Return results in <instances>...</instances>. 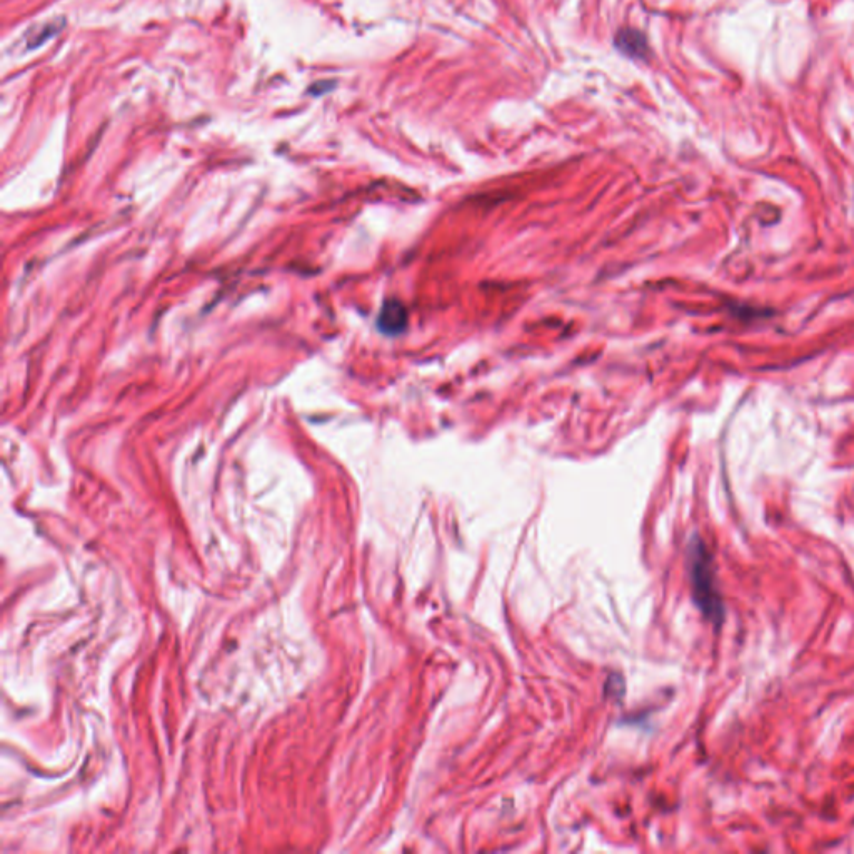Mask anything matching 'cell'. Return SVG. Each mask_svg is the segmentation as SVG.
<instances>
[{
  "instance_id": "cell-1",
  "label": "cell",
  "mask_w": 854,
  "mask_h": 854,
  "mask_svg": "<svg viewBox=\"0 0 854 854\" xmlns=\"http://www.w3.org/2000/svg\"><path fill=\"white\" fill-rule=\"evenodd\" d=\"M688 568L693 599L709 623L719 628L724 623V604L714 574L713 556L703 539L694 536L688 546Z\"/></svg>"
},
{
  "instance_id": "cell-2",
  "label": "cell",
  "mask_w": 854,
  "mask_h": 854,
  "mask_svg": "<svg viewBox=\"0 0 854 854\" xmlns=\"http://www.w3.org/2000/svg\"><path fill=\"white\" fill-rule=\"evenodd\" d=\"M614 44H616V49L618 51L623 52L624 56L631 57V59H646L648 56V42H646V37L643 36V32L636 31V29H621L618 32V36L614 39Z\"/></svg>"
},
{
  "instance_id": "cell-5",
  "label": "cell",
  "mask_w": 854,
  "mask_h": 854,
  "mask_svg": "<svg viewBox=\"0 0 854 854\" xmlns=\"http://www.w3.org/2000/svg\"><path fill=\"white\" fill-rule=\"evenodd\" d=\"M332 87H334L332 82H319V84H314V86L311 87V94L312 96H321L324 92L331 91Z\"/></svg>"
},
{
  "instance_id": "cell-4",
  "label": "cell",
  "mask_w": 854,
  "mask_h": 854,
  "mask_svg": "<svg viewBox=\"0 0 854 854\" xmlns=\"http://www.w3.org/2000/svg\"><path fill=\"white\" fill-rule=\"evenodd\" d=\"M404 314L406 312L397 302L386 304L382 309L381 317H379V326H381L382 331L389 332V334H396L397 331H401L406 324Z\"/></svg>"
},
{
  "instance_id": "cell-3",
  "label": "cell",
  "mask_w": 854,
  "mask_h": 854,
  "mask_svg": "<svg viewBox=\"0 0 854 854\" xmlns=\"http://www.w3.org/2000/svg\"><path fill=\"white\" fill-rule=\"evenodd\" d=\"M64 26H66L64 19H56V21L46 22V24L32 29L31 34L26 36L27 49L34 51L37 47L44 46L49 39L56 37L64 29Z\"/></svg>"
}]
</instances>
